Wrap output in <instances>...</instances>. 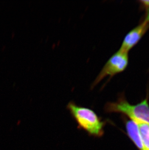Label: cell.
Returning <instances> with one entry per match:
<instances>
[{"instance_id": "obj_6", "label": "cell", "mask_w": 149, "mask_h": 150, "mask_svg": "<svg viewBox=\"0 0 149 150\" xmlns=\"http://www.w3.org/2000/svg\"><path fill=\"white\" fill-rule=\"evenodd\" d=\"M138 125L144 150H149V124L144 122H135Z\"/></svg>"}, {"instance_id": "obj_2", "label": "cell", "mask_w": 149, "mask_h": 150, "mask_svg": "<svg viewBox=\"0 0 149 150\" xmlns=\"http://www.w3.org/2000/svg\"><path fill=\"white\" fill-rule=\"evenodd\" d=\"M105 110L108 113L124 114L135 122L149 124L148 96L136 105H131L124 97H120L115 102H108Z\"/></svg>"}, {"instance_id": "obj_4", "label": "cell", "mask_w": 149, "mask_h": 150, "mask_svg": "<svg viewBox=\"0 0 149 150\" xmlns=\"http://www.w3.org/2000/svg\"><path fill=\"white\" fill-rule=\"evenodd\" d=\"M149 28V23L144 20L125 35L119 50L128 52L138 43Z\"/></svg>"}, {"instance_id": "obj_3", "label": "cell", "mask_w": 149, "mask_h": 150, "mask_svg": "<svg viewBox=\"0 0 149 150\" xmlns=\"http://www.w3.org/2000/svg\"><path fill=\"white\" fill-rule=\"evenodd\" d=\"M128 52L119 50L113 54L107 61L91 85V88L107 77L111 78L125 70L128 64Z\"/></svg>"}, {"instance_id": "obj_1", "label": "cell", "mask_w": 149, "mask_h": 150, "mask_svg": "<svg viewBox=\"0 0 149 150\" xmlns=\"http://www.w3.org/2000/svg\"><path fill=\"white\" fill-rule=\"evenodd\" d=\"M67 108L76 120L79 128L85 131L90 136L99 137L103 135L105 122L94 111L77 105L73 102L68 103Z\"/></svg>"}, {"instance_id": "obj_7", "label": "cell", "mask_w": 149, "mask_h": 150, "mask_svg": "<svg viewBox=\"0 0 149 150\" xmlns=\"http://www.w3.org/2000/svg\"><path fill=\"white\" fill-rule=\"evenodd\" d=\"M140 2L146 9L145 20H146L149 23V1H141Z\"/></svg>"}, {"instance_id": "obj_5", "label": "cell", "mask_w": 149, "mask_h": 150, "mask_svg": "<svg viewBox=\"0 0 149 150\" xmlns=\"http://www.w3.org/2000/svg\"><path fill=\"white\" fill-rule=\"evenodd\" d=\"M125 126L127 133L136 147L139 150H144L137 124L133 120H130L126 121Z\"/></svg>"}]
</instances>
